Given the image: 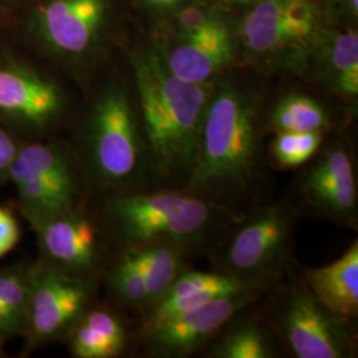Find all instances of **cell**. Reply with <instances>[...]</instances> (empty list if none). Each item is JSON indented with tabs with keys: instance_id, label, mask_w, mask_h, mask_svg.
I'll list each match as a JSON object with an SVG mask.
<instances>
[{
	"instance_id": "484cf974",
	"label": "cell",
	"mask_w": 358,
	"mask_h": 358,
	"mask_svg": "<svg viewBox=\"0 0 358 358\" xmlns=\"http://www.w3.org/2000/svg\"><path fill=\"white\" fill-rule=\"evenodd\" d=\"M109 284L117 299L127 307L145 312L152 306V297L141 269L138 268L128 251H122L118 262L110 271Z\"/></svg>"
},
{
	"instance_id": "83f0119b",
	"label": "cell",
	"mask_w": 358,
	"mask_h": 358,
	"mask_svg": "<svg viewBox=\"0 0 358 358\" xmlns=\"http://www.w3.org/2000/svg\"><path fill=\"white\" fill-rule=\"evenodd\" d=\"M20 239L19 224L13 214L0 207V257L13 251Z\"/></svg>"
},
{
	"instance_id": "cb8c5ba5",
	"label": "cell",
	"mask_w": 358,
	"mask_h": 358,
	"mask_svg": "<svg viewBox=\"0 0 358 358\" xmlns=\"http://www.w3.org/2000/svg\"><path fill=\"white\" fill-rule=\"evenodd\" d=\"M169 16L167 38L194 40L219 38L231 35V29L223 16L213 6L196 0L180 6Z\"/></svg>"
},
{
	"instance_id": "7c38bea8",
	"label": "cell",
	"mask_w": 358,
	"mask_h": 358,
	"mask_svg": "<svg viewBox=\"0 0 358 358\" xmlns=\"http://www.w3.org/2000/svg\"><path fill=\"white\" fill-rule=\"evenodd\" d=\"M45 256L59 268L77 275L94 268L99 262V230L76 208L31 220Z\"/></svg>"
},
{
	"instance_id": "ba28073f",
	"label": "cell",
	"mask_w": 358,
	"mask_h": 358,
	"mask_svg": "<svg viewBox=\"0 0 358 358\" xmlns=\"http://www.w3.org/2000/svg\"><path fill=\"white\" fill-rule=\"evenodd\" d=\"M296 182L299 214L320 217L340 227L357 229V164L353 149L343 138L325 140L304 165Z\"/></svg>"
},
{
	"instance_id": "d6a6232c",
	"label": "cell",
	"mask_w": 358,
	"mask_h": 358,
	"mask_svg": "<svg viewBox=\"0 0 358 358\" xmlns=\"http://www.w3.org/2000/svg\"><path fill=\"white\" fill-rule=\"evenodd\" d=\"M226 4H234V6H245V4H254L257 0H220Z\"/></svg>"
},
{
	"instance_id": "ac0fdd59",
	"label": "cell",
	"mask_w": 358,
	"mask_h": 358,
	"mask_svg": "<svg viewBox=\"0 0 358 358\" xmlns=\"http://www.w3.org/2000/svg\"><path fill=\"white\" fill-rule=\"evenodd\" d=\"M69 332L71 352L77 358L118 357L128 344L122 321L106 309H87Z\"/></svg>"
},
{
	"instance_id": "4dcf8cb0",
	"label": "cell",
	"mask_w": 358,
	"mask_h": 358,
	"mask_svg": "<svg viewBox=\"0 0 358 358\" xmlns=\"http://www.w3.org/2000/svg\"><path fill=\"white\" fill-rule=\"evenodd\" d=\"M20 327L15 322L10 313L0 307V337L19 331Z\"/></svg>"
},
{
	"instance_id": "52a82bcc",
	"label": "cell",
	"mask_w": 358,
	"mask_h": 358,
	"mask_svg": "<svg viewBox=\"0 0 358 358\" xmlns=\"http://www.w3.org/2000/svg\"><path fill=\"white\" fill-rule=\"evenodd\" d=\"M267 322L294 357H356L353 321L324 307L303 279L276 294Z\"/></svg>"
},
{
	"instance_id": "30bf717a",
	"label": "cell",
	"mask_w": 358,
	"mask_h": 358,
	"mask_svg": "<svg viewBox=\"0 0 358 358\" xmlns=\"http://www.w3.org/2000/svg\"><path fill=\"white\" fill-rule=\"evenodd\" d=\"M109 13V0H47L36 11L35 27L52 52L83 62L96 51Z\"/></svg>"
},
{
	"instance_id": "4316f807",
	"label": "cell",
	"mask_w": 358,
	"mask_h": 358,
	"mask_svg": "<svg viewBox=\"0 0 358 358\" xmlns=\"http://www.w3.org/2000/svg\"><path fill=\"white\" fill-rule=\"evenodd\" d=\"M31 276L20 269L0 272V307L22 328L27 324Z\"/></svg>"
},
{
	"instance_id": "5b68a950",
	"label": "cell",
	"mask_w": 358,
	"mask_h": 358,
	"mask_svg": "<svg viewBox=\"0 0 358 358\" xmlns=\"http://www.w3.org/2000/svg\"><path fill=\"white\" fill-rule=\"evenodd\" d=\"M299 211L289 201L245 211L213 247L217 272L268 289L291 268Z\"/></svg>"
},
{
	"instance_id": "603a6c76",
	"label": "cell",
	"mask_w": 358,
	"mask_h": 358,
	"mask_svg": "<svg viewBox=\"0 0 358 358\" xmlns=\"http://www.w3.org/2000/svg\"><path fill=\"white\" fill-rule=\"evenodd\" d=\"M75 177L66 154L55 145L32 143L19 149L13 159L8 178L13 183L34 178Z\"/></svg>"
},
{
	"instance_id": "8992f818",
	"label": "cell",
	"mask_w": 358,
	"mask_h": 358,
	"mask_svg": "<svg viewBox=\"0 0 358 358\" xmlns=\"http://www.w3.org/2000/svg\"><path fill=\"white\" fill-rule=\"evenodd\" d=\"M321 20L315 0H257L241 22L239 41L256 65L301 75L324 28Z\"/></svg>"
},
{
	"instance_id": "836d02e7",
	"label": "cell",
	"mask_w": 358,
	"mask_h": 358,
	"mask_svg": "<svg viewBox=\"0 0 358 358\" xmlns=\"http://www.w3.org/2000/svg\"><path fill=\"white\" fill-rule=\"evenodd\" d=\"M0 356H1V350H0Z\"/></svg>"
},
{
	"instance_id": "2e32d148",
	"label": "cell",
	"mask_w": 358,
	"mask_h": 358,
	"mask_svg": "<svg viewBox=\"0 0 358 358\" xmlns=\"http://www.w3.org/2000/svg\"><path fill=\"white\" fill-rule=\"evenodd\" d=\"M245 291H263L222 272L185 271L173 285L152 307L145 310L142 331L182 312L205 306L217 297L242 294Z\"/></svg>"
},
{
	"instance_id": "7402d4cb",
	"label": "cell",
	"mask_w": 358,
	"mask_h": 358,
	"mask_svg": "<svg viewBox=\"0 0 358 358\" xmlns=\"http://www.w3.org/2000/svg\"><path fill=\"white\" fill-rule=\"evenodd\" d=\"M15 186L23 210L31 220L75 208L78 192L76 177L26 179Z\"/></svg>"
},
{
	"instance_id": "277c9868",
	"label": "cell",
	"mask_w": 358,
	"mask_h": 358,
	"mask_svg": "<svg viewBox=\"0 0 358 358\" xmlns=\"http://www.w3.org/2000/svg\"><path fill=\"white\" fill-rule=\"evenodd\" d=\"M85 158L92 177L105 189L145 192L146 183H155L140 110L124 88L109 87L93 103Z\"/></svg>"
},
{
	"instance_id": "3957f363",
	"label": "cell",
	"mask_w": 358,
	"mask_h": 358,
	"mask_svg": "<svg viewBox=\"0 0 358 358\" xmlns=\"http://www.w3.org/2000/svg\"><path fill=\"white\" fill-rule=\"evenodd\" d=\"M108 214L125 250L171 244L189 254L214 247L243 217L199 195L177 187L122 192L108 202Z\"/></svg>"
},
{
	"instance_id": "ffe728a7",
	"label": "cell",
	"mask_w": 358,
	"mask_h": 358,
	"mask_svg": "<svg viewBox=\"0 0 358 358\" xmlns=\"http://www.w3.org/2000/svg\"><path fill=\"white\" fill-rule=\"evenodd\" d=\"M124 251H128L141 269L152 297V306L166 294L173 282L185 271L189 269L186 262L189 252L177 245L150 244Z\"/></svg>"
},
{
	"instance_id": "9a60e30c",
	"label": "cell",
	"mask_w": 358,
	"mask_h": 358,
	"mask_svg": "<svg viewBox=\"0 0 358 358\" xmlns=\"http://www.w3.org/2000/svg\"><path fill=\"white\" fill-rule=\"evenodd\" d=\"M173 75L192 84H213L235 62L234 35L219 38L176 40L155 45Z\"/></svg>"
},
{
	"instance_id": "5bb4252c",
	"label": "cell",
	"mask_w": 358,
	"mask_h": 358,
	"mask_svg": "<svg viewBox=\"0 0 358 358\" xmlns=\"http://www.w3.org/2000/svg\"><path fill=\"white\" fill-rule=\"evenodd\" d=\"M62 110L63 94L53 81L16 65L0 66V115L40 128Z\"/></svg>"
},
{
	"instance_id": "6da1fadb",
	"label": "cell",
	"mask_w": 358,
	"mask_h": 358,
	"mask_svg": "<svg viewBox=\"0 0 358 358\" xmlns=\"http://www.w3.org/2000/svg\"><path fill=\"white\" fill-rule=\"evenodd\" d=\"M264 128L252 94L232 80H217L183 189L236 211L259 206L268 185Z\"/></svg>"
},
{
	"instance_id": "44dd1931",
	"label": "cell",
	"mask_w": 358,
	"mask_h": 358,
	"mask_svg": "<svg viewBox=\"0 0 358 358\" xmlns=\"http://www.w3.org/2000/svg\"><path fill=\"white\" fill-rule=\"evenodd\" d=\"M264 124L272 133L321 131L328 134L332 118L320 101L304 93L292 92L272 105Z\"/></svg>"
},
{
	"instance_id": "d4e9b609",
	"label": "cell",
	"mask_w": 358,
	"mask_h": 358,
	"mask_svg": "<svg viewBox=\"0 0 358 358\" xmlns=\"http://www.w3.org/2000/svg\"><path fill=\"white\" fill-rule=\"evenodd\" d=\"M327 133L278 131L267 148V161L278 169H297L308 164L319 152Z\"/></svg>"
},
{
	"instance_id": "f546056e",
	"label": "cell",
	"mask_w": 358,
	"mask_h": 358,
	"mask_svg": "<svg viewBox=\"0 0 358 358\" xmlns=\"http://www.w3.org/2000/svg\"><path fill=\"white\" fill-rule=\"evenodd\" d=\"M142 3L155 13H169L176 11L180 6L192 0H141Z\"/></svg>"
},
{
	"instance_id": "4fadbf2b",
	"label": "cell",
	"mask_w": 358,
	"mask_h": 358,
	"mask_svg": "<svg viewBox=\"0 0 358 358\" xmlns=\"http://www.w3.org/2000/svg\"><path fill=\"white\" fill-rule=\"evenodd\" d=\"M301 76L309 77L346 103H357V31L322 28Z\"/></svg>"
},
{
	"instance_id": "e0dca14e",
	"label": "cell",
	"mask_w": 358,
	"mask_h": 358,
	"mask_svg": "<svg viewBox=\"0 0 358 358\" xmlns=\"http://www.w3.org/2000/svg\"><path fill=\"white\" fill-rule=\"evenodd\" d=\"M303 280L324 307L346 320L358 315V242L332 263L304 269Z\"/></svg>"
},
{
	"instance_id": "f1b7e54d",
	"label": "cell",
	"mask_w": 358,
	"mask_h": 358,
	"mask_svg": "<svg viewBox=\"0 0 358 358\" xmlns=\"http://www.w3.org/2000/svg\"><path fill=\"white\" fill-rule=\"evenodd\" d=\"M17 150L19 148L13 137L4 129L0 128V182L8 178Z\"/></svg>"
},
{
	"instance_id": "8fae6325",
	"label": "cell",
	"mask_w": 358,
	"mask_h": 358,
	"mask_svg": "<svg viewBox=\"0 0 358 358\" xmlns=\"http://www.w3.org/2000/svg\"><path fill=\"white\" fill-rule=\"evenodd\" d=\"M92 287L64 269L44 267L31 275L27 327L35 341L43 343L69 332L88 309Z\"/></svg>"
},
{
	"instance_id": "d6986e66",
	"label": "cell",
	"mask_w": 358,
	"mask_h": 358,
	"mask_svg": "<svg viewBox=\"0 0 358 358\" xmlns=\"http://www.w3.org/2000/svg\"><path fill=\"white\" fill-rule=\"evenodd\" d=\"M243 312V310H241ZM235 315L219 332L208 350L211 358H273L280 356L279 337L268 322Z\"/></svg>"
},
{
	"instance_id": "7a4b0ae2",
	"label": "cell",
	"mask_w": 358,
	"mask_h": 358,
	"mask_svg": "<svg viewBox=\"0 0 358 358\" xmlns=\"http://www.w3.org/2000/svg\"><path fill=\"white\" fill-rule=\"evenodd\" d=\"M130 62L155 183L183 189L215 83L201 85L180 80L170 72L157 47L133 52Z\"/></svg>"
},
{
	"instance_id": "1f68e13d",
	"label": "cell",
	"mask_w": 358,
	"mask_h": 358,
	"mask_svg": "<svg viewBox=\"0 0 358 358\" xmlns=\"http://www.w3.org/2000/svg\"><path fill=\"white\" fill-rule=\"evenodd\" d=\"M343 13L348 15L350 19H357L358 0H340Z\"/></svg>"
},
{
	"instance_id": "9c48e42d",
	"label": "cell",
	"mask_w": 358,
	"mask_h": 358,
	"mask_svg": "<svg viewBox=\"0 0 358 358\" xmlns=\"http://www.w3.org/2000/svg\"><path fill=\"white\" fill-rule=\"evenodd\" d=\"M263 291L217 297L205 306L182 312L142 331L146 350L153 357L183 358L192 356L214 340L217 332L251 306Z\"/></svg>"
}]
</instances>
